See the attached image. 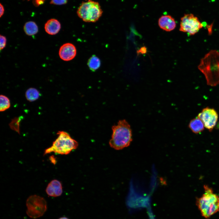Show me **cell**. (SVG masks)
Returning a JSON list of instances; mask_svg holds the SVG:
<instances>
[{
	"instance_id": "cell-20",
	"label": "cell",
	"mask_w": 219,
	"mask_h": 219,
	"mask_svg": "<svg viewBox=\"0 0 219 219\" xmlns=\"http://www.w3.org/2000/svg\"><path fill=\"white\" fill-rule=\"evenodd\" d=\"M46 0H33V5L36 7H38L44 3Z\"/></svg>"
},
{
	"instance_id": "cell-15",
	"label": "cell",
	"mask_w": 219,
	"mask_h": 219,
	"mask_svg": "<svg viewBox=\"0 0 219 219\" xmlns=\"http://www.w3.org/2000/svg\"><path fill=\"white\" fill-rule=\"evenodd\" d=\"M87 64L91 71H95L100 67L101 61L95 55H93L89 59Z\"/></svg>"
},
{
	"instance_id": "cell-17",
	"label": "cell",
	"mask_w": 219,
	"mask_h": 219,
	"mask_svg": "<svg viewBox=\"0 0 219 219\" xmlns=\"http://www.w3.org/2000/svg\"><path fill=\"white\" fill-rule=\"evenodd\" d=\"M0 99V111H4L9 109L10 106V102L9 98L3 95H1Z\"/></svg>"
},
{
	"instance_id": "cell-7",
	"label": "cell",
	"mask_w": 219,
	"mask_h": 219,
	"mask_svg": "<svg viewBox=\"0 0 219 219\" xmlns=\"http://www.w3.org/2000/svg\"><path fill=\"white\" fill-rule=\"evenodd\" d=\"M203 26L198 18L192 14H185L181 19L180 31L187 33L190 35L197 33Z\"/></svg>"
},
{
	"instance_id": "cell-11",
	"label": "cell",
	"mask_w": 219,
	"mask_h": 219,
	"mask_svg": "<svg viewBox=\"0 0 219 219\" xmlns=\"http://www.w3.org/2000/svg\"><path fill=\"white\" fill-rule=\"evenodd\" d=\"M46 191L47 194L51 196L56 197L61 196L63 192L61 182L56 179L52 180L48 184Z\"/></svg>"
},
{
	"instance_id": "cell-6",
	"label": "cell",
	"mask_w": 219,
	"mask_h": 219,
	"mask_svg": "<svg viewBox=\"0 0 219 219\" xmlns=\"http://www.w3.org/2000/svg\"><path fill=\"white\" fill-rule=\"evenodd\" d=\"M26 206L27 215L33 218L42 216L47 209V202L45 199L36 195H31L28 198Z\"/></svg>"
},
{
	"instance_id": "cell-24",
	"label": "cell",
	"mask_w": 219,
	"mask_h": 219,
	"mask_svg": "<svg viewBox=\"0 0 219 219\" xmlns=\"http://www.w3.org/2000/svg\"><path fill=\"white\" fill-rule=\"evenodd\" d=\"M58 219H69L66 217H60Z\"/></svg>"
},
{
	"instance_id": "cell-12",
	"label": "cell",
	"mask_w": 219,
	"mask_h": 219,
	"mask_svg": "<svg viewBox=\"0 0 219 219\" xmlns=\"http://www.w3.org/2000/svg\"><path fill=\"white\" fill-rule=\"evenodd\" d=\"M61 25L60 22L57 19H51L48 20L44 25L46 32L51 35L57 33L60 30Z\"/></svg>"
},
{
	"instance_id": "cell-9",
	"label": "cell",
	"mask_w": 219,
	"mask_h": 219,
	"mask_svg": "<svg viewBox=\"0 0 219 219\" xmlns=\"http://www.w3.org/2000/svg\"><path fill=\"white\" fill-rule=\"evenodd\" d=\"M77 50L75 46L70 43H64L59 50L60 58L64 61H68L73 59L76 54Z\"/></svg>"
},
{
	"instance_id": "cell-4",
	"label": "cell",
	"mask_w": 219,
	"mask_h": 219,
	"mask_svg": "<svg viewBox=\"0 0 219 219\" xmlns=\"http://www.w3.org/2000/svg\"><path fill=\"white\" fill-rule=\"evenodd\" d=\"M57 134V137L53 142L52 145L45 150L44 155L52 152L67 155L77 148L78 143L72 138L68 133L59 131Z\"/></svg>"
},
{
	"instance_id": "cell-3",
	"label": "cell",
	"mask_w": 219,
	"mask_h": 219,
	"mask_svg": "<svg viewBox=\"0 0 219 219\" xmlns=\"http://www.w3.org/2000/svg\"><path fill=\"white\" fill-rule=\"evenodd\" d=\"M204 193L197 198L196 204L202 216L206 219L219 211V196L214 193L211 188L204 186Z\"/></svg>"
},
{
	"instance_id": "cell-21",
	"label": "cell",
	"mask_w": 219,
	"mask_h": 219,
	"mask_svg": "<svg viewBox=\"0 0 219 219\" xmlns=\"http://www.w3.org/2000/svg\"><path fill=\"white\" fill-rule=\"evenodd\" d=\"M147 52V49L145 47H142L137 51V52L139 54L140 53L142 54H145Z\"/></svg>"
},
{
	"instance_id": "cell-13",
	"label": "cell",
	"mask_w": 219,
	"mask_h": 219,
	"mask_svg": "<svg viewBox=\"0 0 219 219\" xmlns=\"http://www.w3.org/2000/svg\"><path fill=\"white\" fill-rule=\"evenodd\" d=\"M188 126L192 131L195 134L200 133L204 130L203 123L197 117L190 121Z\"/></svg>"
},
{
	"instance_id": "cell-19",
	"label": "cell",
	"mask_w": 219,
	"mask_h": 219,
	"mask_svg": "<svg viewBox=\"0 0 219 219\" xmlns=\"http://www.w3.org/2000/svg\"><path fill=\"white\" fill-rule=\"evenodd\" d=\"M67 2V0H51L50 3L55 5H62L65 4Z\"/></svg>"
},
{
	"instance_id": "cell-14",
	"label": "cell",
	"mask_w": 219,
	"mask_h": 219,
	"mask_svg": "<svg viewBox=\"0 0 219 219\" xmlns=\"http://www.w3.org/2000/svg\"><path fill=\"white\" fill-rule=\"evenodd\" d=\"M23 29L26 34L30 36L36 34L38 31L37 24L32 21L26 22L24 26Z\"/></svg>"
},
{
	"instance_id": "cell-18",
	"label": "cell",
	"mask_w": 219,
	"mask_h": 219,
	"mask_svg": "<svg viewBox=\"0 0 219 219\" xmlns=\"http://www.w3.org/2000/svg\"><path fill=\"white\" fill-rule=\"evenodd\" d=\"M0 50H1L3 49L6 46V38L5 36L1 35L0 36Z\"/></svg>"
},
{
	"instance_id": "cell-8",
	"label": "cell",
	"mask_w": 219,
	"mask_h": 219,
	"mask_svg": "<svg viewBox=\"0 0 219 219\" xmlns=\"http://www.w3.org/2000/svg\"><path fill=\"white\" fill-rule=\"evenodd\" d=\"M197 117L202 120L204 127L211 131L216 125L218 115L214 109L206 107L202 109Z\"/></svg>"
},
{
	"instance_id": "cell-2",
	"label": "cell",
	"mask_w": 219,
	"mask_h": 219,
	"mask_svg": "<svg viewBox=\"0 0 219 219\" xmlns=\"http://www.w3.org/2000/svg\"><path fill=\"white\" fill-rule=\"evenodd\" d=\"M113 133L109 141L111 147L116 150L128 147L132 141L130 126L125 120H120L112 127Z\"/></svg>"
},
{
	"instance_id": "cell-16",
	"label": "cell",
	"mask_w": 219,
	"mask_h": 219,
	"mask_svg": "<svg viewBox=\"0 0 219 219\" xmlns=\"http://www.w3.org/2000/svg\"><path fill=\"white\" fill-rule=\"evenodd\" d=\"M40 95L39 92L36 89L31 88L26 91L25 96L27 99L33 102L37 99Z\"/></svg>"
},
{
	"instance_id": "cell-23",
	"label": "cell",
	"mask_w": 219,
	"mask_h": 219,
	"mask_svg": "<svg viewBox=\"0 0 219 219\" xmlns=\"http://www.w3.org/2000/svg\"><path fill=\"white\" fill-rule=\"evenodd\" d=\"M213 24L209 25L207 27L208 30V34L210 35L212 33V27Z\"/></svg>"
},
{
	"instance_id": "cell-1",
	"label": "cell",
	"mask_w": 219,
	"mask_h": 219,
	"mask_svg": "<svg viewBox=\"0 0 219 219\" xmlns=\"http://www.w3.org/2000/svg\"><path fill=\"white\" fill-rule=\"evenodd\" d=\"M198 68L204 75L208 85L215 86L219 84V51H209L201 59Z\"/></svg>"
},
{
	"instance_id": "cell-10",
	"label": "cell",
	"mask_w": 219,
	"mask_h": 219,
	"mask_svg": "<svg viewBox=\"0 0 219 219\" xmlns=\"http://www.w3.org/2000/svg\"><path fill=\"white\" fill-rule=\"evenodd\" d=\"M158 25L160 28L168 32L174 30L176 26L174 19L169 15L162 16L158 19Z\"/></svg>"
},
{
	"instance_id": "cell-5",
	"label": "cell",
	"mask_w": 219,
	"mask_h": 219,
	"mask_svg": "<svg viewBox=\"0 0 219 219\" xmlns=\"http://www.w3.org/2000/svg\"><path fill=\"white\" fill-rule=\"evenodd\" d=\"M78 17L87 22H95L101 16L103 11L99 3L89 0L83 2L77 12Z\"/></svg>"
},
{
	"instance_id": "cell-22",
	"label": "cell",
	"mask_w": 219,
	"mask_h": 219,
	"mask_svg": "<svg viewBox=\"0 0 219 219\" xmlns=\"http://www.w3.org/2000/svg\"><path fill=\"white\" fill-rule=\"evenodd\" d=\"M0 17H1L2 16V15H3L5 11L4 7L1 3H0Z\"/></svg>"
}]
</instances>
